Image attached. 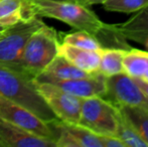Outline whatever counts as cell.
Wrapping results in <instances>:
<instances>
[{"mask_svg":"<svg viewBox=\"0 0 148 147\" xmlns=\"http://www.w3.org/2000/svg\"><path fill=\"white\" fill-rule=\"evenodd\" d=\"M59 55L71 62L77 68L87 73H97L99 69L100 51L84 49L60 42Z\"/></svg>","mask_w":148,"mask_h":147,"instance_id":"obj_12","label":"cell"},{"mask_svg":"<svg viewBox=\"0 0 148 147\" xmlns=\"http://www.w3.org/2000/svg\"><path fill=\"white\" fill-rule=\"evenodd\" d=\"M148 5V0H106L103 3L105 10L119 13H135Z\"/></svg>","mask_w":148,"mask_h":147,"instance_id":"obj_21","label":"cell"},{"mask_svg":"<svg viewBox=\"0 0 148 147\" xmlns=\"http://www.w3.org/2000/svg\"><path fill=\"white\" fill-rule=\"evenodd\" d=\"M114 27L125 39L142 44L148 36V5L140 11L135 12L126 21L114 24Z\"/></svg>","mask_w":148,"mask_h":147,"instance_id":"obj_13","label":"cell"},{"mask_svg":"<svg viewBox=\"0 0 148 147\" xmlns=\"http://www.w3.org/2000/svg\"><path fill=\"white\" fill-rule=\"evenodd\" d=\"M142 44L144 45V46H145V49H146L147 51H148V36L146 37V38H145V40L143 41V43H142Z\"/></svg>","mask_w":148,"mask_h":147,"instance_id":"obj_24","label":"cell"},{"mask_svg":"<svg viewBox=\"0 0 148 147\" xmlns=\"http://www.w3.org/2000/svg\"><path fill=\"white\" fill-rule=\"evenodd\" d=\"M36 88L55 116L62 122L78 124L83 99L64 92L51 83H37Z\"/></svg>","mask_w":148,"mask_h":147,"instance_id":"obj_6","label":"cell"},{"mask_svg":"<svg viewBox=\"0 0 148 147\" xmlns=\"http://www.w3.org/2000/svg\"><path fill=\"white\" fill-rule=\"evenodd\" d=\"M57 129V147H103L101 136L79 124L53 122Z\"/></svg>","mask_w":148,"mask_h":147,"instance_id":"obj_11","label":"cell"},{"mask_svg":"<svg viewBox=\"0 0 148 147\" xmlns=\"http://www.w3.org/2000/svg\"><path fill=\"white\" fill-rule=\"evenodd\" d=\"M0 117L40 137L55 142L57 140V129L53 122L47 123L28 109L3 97H0Z\"/></svg>","mask_w":148,"mask_h":147,"instance_id":"obj_7","label":"cell"},{"mask_svg":"<svg viewBox=\"0 0 148 147\" xmlns=\"http://www.w3.org/2000/svg\"><path fill=\"white\" fill-rule=\"evenodd\" d=\"M27 17L38 16L58 19L69 24L76 30H85L96 36L103 47H119L130 49L114 24L103 22L88 6L74 1L60 0H25Z\"/></svg>","mask_w":148,"mask_h":147,"instance_id":"obj_1","label":"cell"},{"mask_svg":"<svg viewBox=\"0 0 148 147\" xmlns=\"http://www.w3.org/2000/svg\"><path fill=\"white\" fill-rule=\"evenodd\" d=\"M116 136L126 147H148V144L144 141V139L121 112Z\"/></svg>","mask_w":148,"mask_h":147,"instance_id":"obj_19","label":"cell"},{"mask_svg":"<svg viewBox=\"0 0 148 147\" xmlns=\"http://www.w3.org/2000/svg\"><path fill=\"white\" fill-rule=\"evenodd\" d=\"M0 97L21 105L47 123L59 120L38 93L32 78L2 66H0Z\"/></svg>","mask_w":148,"mask_h":147,"instance_id":"obj_2","label":"cell"},{"mask_svg":"<svg viewBox=\"0 0 148 147\" xmlns=\"http://www.w3.org/2000/svg\"><path fill=\"white\" fill-rule=\"evenodd\" d=\"M123 65L128 76L148 84V51L131 47L125 55Z\"/></svg>","mask_w":148,"mask_h":147,"instance_id":"obj_15","label":"cell"},{"mask_svg":"<svg viewBox=\"0 0 148 147\" xmlns=\"http://www.w3.org/2000/svg\"><path fill=\"white\" fill-rule=\"evenodd\" d=\"M62 42L91 51H101L103 49V45L99 41V39L85 30H76L74 32L66 34Z\"/></svg>","mask_w":148,"mask_h":147,"instance_id":"obj_20","label":"cell"},{"mask_svg":"<svg viewBox=\"0 0 148 147\" xmlns=\"http://www.w3.org/2000/svg\"><path fill=\"white\" fill-rule=\"evenodd\" d=\"M60 1H74V2H77L76 0H60Z\"/></svg>","mask_w":148,"mask_h":147,"instance_id":"obj_26","label":"cell"},{"mask_svg":"<svg viewBox=\"0 0 148 147\" xmlns=\"http://www.w3.org/2000/svg\"><path fill=\"white\" fill-rule=\"evenodd\" d=\"M104 98L116 106L142 107L148 110V97L136 81L126 73L106 78V95Z\"/></svg>","mask_w":148,"mask_h":147,"instance_id":"obj_8","label":"cell"},{"mask_svg":"<svg viewBox=\"0 0 148 147\" xmlns=\"http://www.w3.org/2000/svg\"><path fill=\"white\" fill-rule=\"evenodd\" d=\"M78 3H81L85 6H93V5H96V4H103L106 0H76Z\"/></svg>","mask_w":148,"mask_h":147,"instance_id":"obj_23","label":"cell"},{"mask_svg":"<svg viewBox=\"0 0 148 147\" xmlns=\"http://www.w3.org/2000/svg\"><path fill=\"white\" fill-rule=\"evenodd\" d=\"M25 18V0H0V24L9 26Z\"/></svg>","mask_w":148,"mask_h":147,"instance_id":"obj_17","label":"cell"},{"mask_svg":"<svg viewBox=\"0 0 148 147\" xmlns=\"http://www.w3.org/2000/svg\"><path fill=\"white\" fill-rule=\"evenodd\" d=\"M37 83H51L64 92H68L81 99L90 97H105L106 95V77L99 72L85 78L71 80L47 79Z\"/></svg>","mask_w":148,"mask_h":147,"instance_id":"obj_9","label":"cell"},{"mask_svg":"<svg viewBox=\"0 0 148 147\" xmlns=\"http://www.w3.org/2000/svg\"><path fill=\"white\" fill-rule=\"evenodd\" d=\"M103 147H126L117 136H101Z\"/></svg>","mask_w":148,"mask_h":147,"instance_id":"obj_22","label":"cell"},{"mask_svg":"<svg viewBox=\"0 0 148 147\" xmlns=\"http://www.w3.org/2000/svg\"><path fill=\"white\" fill-rule=\"evenodd\" d=\"M120 111L104 97H90L82 100L79 125L99 136H116Z\"/></svg>","mask_w":148,"mask_h":147,"instance_id":"obj_4","label":"cell"},{"mask_svg":"<svg viewBox=\"0 0 148 147\" xmlns=\"http://www.w3.org/2000/svg\"><path fill=\"white\" fill-rule=\"evenodd\" d=\"M128 49L119 47H103L100 51V63L98 72L104 77L115 76L124 72V57Z\"/></svg>","mask_w":148,"mask_h":147,"instance_id":"obj_16","label":"cell"},{"mask_svg":"<svg viewBox=\"0 0 148 147\" xmlns=\"http://www.w3.org/2000/svg\"><path fill=\"white\" fill-rule=\"evenodd\" d=\"M121 113L133 125L148 144V110L142 107L117 106Z\"/></svg>","mask_w":148,"mask_h":147,"instance_id":"obj_18","label":"cell"},{"mask_svg":"<svg viewBox=\"0 0 148 147\" xmlns=\"http://www.w3.org/2000/svg\"><path fill=\"white\" fill-rule=\"evenodd\" d=\"M93 74L87 73L83 70L77 68L64 57L58 55L45 70L34 79L35 82H40L47 79H57V80H71L89 77Z\"/></svg>","mask_w":148,"mask_h":147,"instance_id":"obj_14","label":"cell"},{"mask_svg":"<svg viewBox=\"0 0 148 147\" xmlns=\"http://www.w3.org/2000/svg\"><path fill=\"white\" fill-rule=\"evenodd\" d=\"M59 46L57 30L45 23L31 34L11 70L27 75L34 80L59 55Z\"/></svg>","mask_w":148,"mask_h":147,"instance_id":"obj_3","label":"cell"},{"mask_svg":"<svg viewBox=\"0 0 148 147\" xmlns=\"http://www.w3.org/2000/svg\"><path fill=\"white\" fill-rule=\"evenodd\" d=\"M43 24L38 16H31L7 26L0 34V66L12 69L28 38Z\"/></svg>","mask_w":148,"mask_h":147,"instance_id":"obj_5","label":"cell"},{"mask_svg":"<svg viewBox=\"0 0 148 147\" xmlns=\"http://www.w3.org/2000/svg\"><path fill=\"white\" fill-rule=\"evenodd\" d=\"M0 146L57 147L56 142L40 137L20 126L0 117Z\"/></svg>","mask_w":148,"mask_h":147,"instance_id":"obj_10","label":"cell"},{"mask_svg":"<svg viewBox=\"0 0 148 147\" xmlns=\"http://www.w3.org/2000/svg\"><path fill=\"white\" fill-rule=\"evenodd\" d=\"M6 27H7V26H4V25H2V24H0V34H1Z\"/></svg>","mask_w":148,"mask_h":147,"instance_id":"obj_25","label":"cell"}]
</instances>
